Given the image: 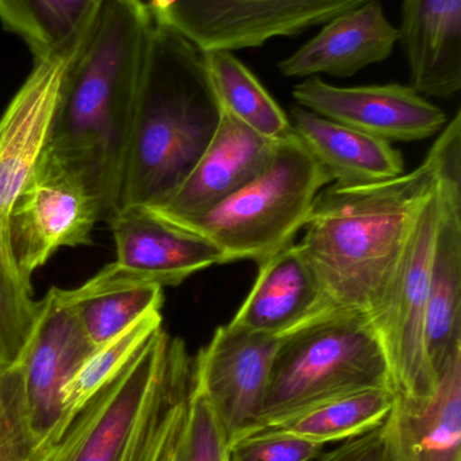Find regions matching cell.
Listing matches in <instances>:
<instances>
[{"label": "cell", "instance_id": "3957f363", "mask_svg": "<svg viewBox=\"0 0 461 461\" xmlns=\"http://www.w3.org/2000/svg\"><path fill=\"white\" fill-rule=\"evenodd\" d=\"M219 119L205 54L154 22L119 210L167 202L213 140Z\"/></svg>", "mask_w": 461, "mask_h": 461}, {"label": "cell", "instance_id": "ffe728a7", "mask_svg": "<svg viewBox=\"0 0 461 461\" xmlns=\"http://www.w3.org/2000/svg\"><path fill=\"white\" fill-rule=\"evenodd\" d=\"M398 30L410 86L425 97L456 96L461 89V0H403Z\"/></svg>", "mask_w": 461, "mask_h": 461}, {"label": "cell", "instance_id": "2e32d148", "mask_svg": "<svg viewBox=\"0 0 461 461\" xmlns=\"http://www.w3.org/2000/svg\"><path fill=\"white\" fill-rule=\"evenodd\" d=\"M67 64L35 59L0 118V215L5 218L48 148Z\"/></svg>", "mask_w": 461, "mask_h": 461}, {"label": "cell", "instance_id": "277c9868", "mask_svg": "<svg viewBox=\"0 0 461 461\" xmlns=\"http://www.w3.org/2000/svg\"><path fill=\"white\" fill-rule=\"evenodd\" d=\"M192 378L183 339L160 328L32 461H162L183 422Z\"/></svg>", "mask_w": 461, "mask_h": 461}, {"label": "cell", "instance_id": "484cf974", "mask_svg": "<svg viewBox=\"0 0 461 461\" xmlns=\"http://www.w3.org/2000/svg\"><path fill=\"white\" fill-rule=\"evenodd\" d=\"M42 300H34L32 276L16 263L7 218L0 215V374L21 365L34 336Z\"/></svg>", "mask_w": 461, "mask_h": 461}, {"label": "cell", "instance_id": "4dcf8cb0", "mask_svg": "<svg viewBox=\"0 0 461 461\" xmlns=\"http://www.w3.org/2000/svg\"><path fill=\"white\" fill-rule=\"evenodd\" d=\"M314 461H386L383 425L359 438L343 441L340 447L324 452Z\"/></svg>", "mask_w": 461, "mask_h": 461}, {"label": "cell", "instance_id": "9a60e30c", "mask_svg": "<svg viewBox=\"0 0 461 461\" xmlns=\"http://www.w3.org/2000/svg\"><path fill=\"white\" fill-rule=\"evenodd\" d=\"M94 349L73 309L60 301L56 287H51L42 298L37 330L18 366L40 451L59 422L64 387Z\"/></svg>", "mask_w": 461, "mask_h": 461}, {"label": "cell", "instance_id": "f546056e", "mask_svg": "<svg viewBox=\"0 0 461 461\" xmlns=\"http://www.w3.org/2000/svg\"><path fill=\"white\" fill-rule=\"evenodd\" d=\"M325 446L276 427H262L233 441L229 461H314Z\"/></svg>", "mask_w": 461, "mask_h": 461}, {"label": "cell", "instance_id": "83f0119b", "mask_svg": "<svg viewBox=\"0 0 461 461\" xmlns=\"http://www.w3.org/2000/svg\"><path fill=\"white\" fill-rule=\"evenodd\" d=\"M229 440L205 397L194 389L175 444V461H229Z\"/></svg>", "mask_w": 461, "mask_h": 461}, {"label": "cell", "instance_id": "9c48e42d", "mask_svg": "<svg viewBox=\"0 0 461 461\" xmlns=\"http://www.w3.org/2000/svg\"><path fill=\"white\" fill-rule=\"evenodd\" d=\"M108 226L116 259L80 287H56L62 303L129 287L179 286L198 271L222 265L221 252L205 236L175 226L145 208H122Z\"/></svg>", "mask_w": 461, "mask_h": 461}, {"label": "cell", "instance_id": "7a4b0ae2", "mask_svg": "<svg viewBox=\"0 0 461 461\" xmlns=\"http://www.w3.org/2000/svg\"><path fill=\"white\" fill-rule=\"evenodd\" d=\"M440 176L436 140L411 172L364 185L330 184L319 192L298 244L336 309L368 317L378 309Z\"/></svg>", "mask_w": 461, "mask_h": 461}, {"label": "cell", "instance_id": "7c38bea8", "mask_svg": "<svg viewBox=\"0 0 461 461\" xmlns=\"http://www.w3.org/2000/svg\"><path fill=\"white\" fill-rule=\"evenodd\" d=\"M438 221L428 290L427 355L440 378L461 348V113L440 131Z\"/></svg>", "mask_w": 461, "mask_h": 461}, {"label": "cell", "instance_id": "d4e9b609", "mask_svg": "<svg viewBox=\"0 0 461 461\" xmlns=\"http://www.w3.org/2000/svg\"><path fill=\"white\" fill-rule=\"evenodd\" d=\"M161 309H153L133 322L124 332L100 344L91 352L64 387L59 422L48 443L41 449L56 440L87 401L129 363L145 341L161 328Z\"/></svg>", "mask_w": 461, "mask_h": 461}, {"label": "cell", "instance_id": "603a6c76", "mask_svg": "<svg viewBox=\"0 0 461 461\" xmlns=\"http://www.w3.org/2000/svg\"><path fill=\"white\" fill-rule=\"evenodd\" d=\"M395 398L394 389L360 390L309 406L268 427L279 428L322 446L346 441L382 427Z\"/></svg>", "mask_w": 461, "mask_h": 461}, {"label": "cell", "instance_id": "6da1fadb", "mask_svg": "<svg viewBox=\"0 0 461 461\" xmlns=\"http://www.w3.org/2000/svg\"><path fill=\"white\" fill-rule=\"evenodd\" d=\"M154 19L143 0H105L65 68L46 150L88 191L99 221L121 207L122 184Z\"/></svg>", "mask_w": 461, "mask_h": 461}, {"label": "cell", "instance_id": "7402d4cb", "mask_svg": "<svg viewBox=\"0 0 461 461\" xmlns=\"http://www.w3.org/2000/svg\"><path fill=\"white\" fill-rule=\"evenodd\" d=\"M105 0H0V22L35 59L70 61Z\"/></svg>", "mask_w": 461, "mask_h": 461}, {"label": "cell", "instance_id": "4316f807", "mask_svg": "<svg viewBox=\"0 0 461 461\" xmlns=\"http://www.w3.org/2000/svg\"><path fill=\"white\" fill-rule=\"evenodd\" d=\"M162 303V287L138 286L99 293L67 305L73 309L84 333L97 348L124 332L143 314L161 309Z\"/></svg>", "mask_w": 461, "mask_h": 461}, {"label": "cell", "instance_id": "52a82bcc", "mask_svg": "<svg viewBox=\"0 0 461 461\" xmlns=\"http://www.w3.org/2000/svg\"><path fill=\"white\" fill-rule=\"evenodd\" d=\"M368 0H148L154 22L203 53L260 48L292 37Z\"/></svg>", "mask_w": 461, "mask_h": 461}, {"label": "cell", "instance_id": "44dd1931", "mask_svg": "<svg viewBox=\"0 0 461 461\" xmlns=\"http://www.w3.org/2000/svg\"><path fill=\"white\" fill-rule=\"evenodd\" d=\"M292 130L333 184L364 185L405 173L402 153L392 143L317 115L300 105L291 108Z\"/></svg>", "mask_w": 461, "mask_h": 461}, {"label": "cell", "instance_id": "e0dca14e", "mask_svg": "<svg viewBox=\"0 0 461 461\" xmlns=\"http://www.w3.org/2000/svg\"><path fill=\"white\" fill-rule=\"evenodd\" d=\"M336 309L318 274L291 243L259 263V274L232 324L283 338Z\"/></svg>", "mask_w": 461, "mask_h": 461}, {"label": "cell", "instance_id": "f1b7e54d", "mask_svg": "<svg viewBox=\"0 0 461 461\" xmlns=\"http://www.w3.org/2000/svg\"><path fill=\"white\" fill-rule=\"evenodd\" d=\"M40 441L32 430L19 367L0 374V461H32Z\"/></svg>", "mask_w": 461, "mask_h": 461}, {"label": "cell", "instance_id": "5b68a950", "mask_svg": "<svg viewBox=\"0 0 461 461\" xmlns=\"http://www.w3.org/2000/svg\"><path fill=\"white\" fill-rule=\"evenodd\" d=\"M394 389L381 339L367 314L333 309L281 338L260 428L330 398Z\"/></svg>", "mask_w": 461, "mask_h": 461}, {"label": "cell", "instance_id": "cb8c5ba5", "mask_svg": "<svg viewBox=\"0 0 461 461\" xmlns=\"http://www.w3.org/2000/svg\"><path fill=\"white\" fill-rule=\"evenodd\" d=\"M203 54L222 111L270 140L294 132L287 113L233 51Z\"/></svg>", "mask_w": 461, "mask_h": 461}, {"label": "cell", "instance_id": "4fadbf2b", "mask_svg": "<svg viewBox=\"0 0 461 461\" xmlns=\"http://www.w3.org/2000/svg\"><path fill=\"white\" fill-rule=\"evenodd\" d=\"M298 105L387 142H416L438 134L448 118L411 86H336L318 76L292 89Z\"/></svg>", "mask_w": 461, "mask_h": 461}, {"label": "cell", "instance_id": "d6986e66", "mask_svg": "<svg viewBox=\"0 0 461 461\" xmlns=\"http://www.w3.org/2000/svg\"><path fill=\"white\" fill-rule=\"evenodd\" d=\"M383 435L386 461H461V348L432 397L397 393Z\"/></svg>", "mask_w": 461, "mask_h": 461}, {"label": "cell", "instance_id": "1f68e13d", "mask_svg": "<svg viewBox=\"0 0 461 461\" xmlns=\"http://www.w3.org/2000/svg\"><path fill=\"white\" fill-rule=\"evenodd\" d=\"M179 430H180V429H179ZM178 435H179V432H178ZM178 435H176V438H178ZM176 438H173L172 443H171L170 448H168L167 454H165L164 459H162V461H175V459H176V454H175Z\"/></svg>", "mask_w": 461, "mask_h": 461}, {"label": "cell", "instance_id": "8fae6325", "mask_svg": "<svg viewBox=\"0 0 461 461\" xmlns=\"http://www.w3.org/2000/svg\"><path fill=\"white\" fill-rule=\"evenodd\" d=\"M281 338L240 325H221L194 357V389L207 400L229 446L260 428L273 357Z\"/></svg>", "mask_w": 461, "mask_h": 461}, {"label": "cell", "instance_id": "30bf717a", "mask_svg": "<svg viewBox=\"0 0 461 461\" xmlns=\"http://www.w3.org/2000/svg\"><path fill=\"white\" fill-rule=\"evenodd\" d=\"M99 221L80 180L48 150L7 215L8 239L21 270L32 276L62 247L88 246Z\"/></svg>", "mask_w": 461, "mask_h": 461}, {"label": "cell", "instance_id": "5bb4252c", "mask_svg": "<svg viewBox=\"0 0 461 461\" xmlns=\"http://www.w3.org/2000/svg\"><path fill=\"white\" fill-rule=\"evenodd\" d=\"M276 145L278 140L263 137L221 110L213 140L175 194L156 207L140 208L184 226L254 180L272 158Z\"/></svg>", "mask_w": 461, "mask_h": 461}, {"label": "cell", "instance_id": "ba28073f", "mask_svg": "<svg viewBox=\"0 0 461 461\" xmlns=\"http://www.w3.org/2000/svg\"><path fill=\"white\" fill-rule=\"evenodd\" d=\"M438 221L436 189L420 212L381 305L370 316L395 393L413 398L432 397L438 384L427 355L428 290Z\"/></svg>", "mask_w": 461, "mask_h": 461}, {"label": "cell", "instance_id": "8992f818", "mask_svg": "<svg viewBox=\"0 0 461 461\" xmlns=\"http://www.w3.org/2000/svg\"><path fill=\"white\" fill-rule=\"evenodd\" d=\"M330 184L329 173L292 132L278 140L272 158L254 180L179 227L216 244L222 265L244 259L262 263L294 243L319 192Z\"/></svg>", "mask_w": 461, "mask_h": 461}, {"label": "cell", "instance_id": "ac0fdd59", "mask_svg": "<svg viewBox=\"0 0 461 461\" xmlns=\"http://www.w3.org/2000/svg\"><path fill=\"white\" fill-rule=\"evenodd\" d=\"M398 42L400 30L387 18L381 0H368L325 23L316 37L279 61L278 69L290 78L354 77L389 59Z\"/></svg>", "mask_w": 461, "mask_h": 461}]
</instances>
